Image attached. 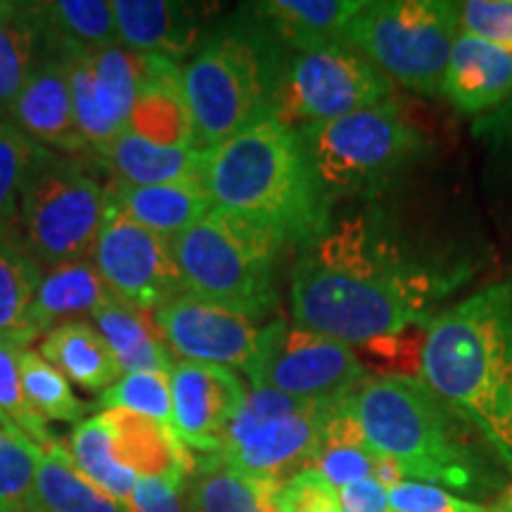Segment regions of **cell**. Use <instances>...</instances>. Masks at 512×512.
Listing matches in <instances>:
<instances>
[{"instance_id": "cell-1", "label": "cell", "mask_w": 512, "mask_h": 512, "mask_svg": "<svg viewBox=\"0 0 512 512\" xmlns=\"http://www.w3.org/2000/svg\"><path fill=\"white\" fill-rule=\"evenodd\" d=\"M396 188V185H394ZM394 188L356 197L302 247L290 283L294 325L361 349L427 330L437 309L472 278V245L403 209Z\"/></svg>"}, {"instance_id": "cell-2", "label": "cell", "mask_w": 512, "mask_h": 512, "mask_svg": "<svg viewBox=\"0 0 512 512\" xmlns=\"http://www.w3.org/2000/svg\"><path fill=\"white\" fill-rule=\"evenodd\" d=\"M418 377L512 472V273L437 313Z\"/></svg>"}, {"instance_id": "cell-3", "label": "cell", "mask_w": 512, "mask_h": 512, "mask_svg": "<svg viewBox=\"0 0 512 512\" xmlns=\"http://www.w3.org/2000/svg\"><path fill=\"white\" fill-rule=\"evenodd\" d=\"M214 207L271 230L285 247H306L330 226L332 204L313 174L302 138L275 117L256 121L207 152Z\"/></svg>"}, {"instance_id": "cell-4", "label": "cell", "mask_w": 512, "mask_h": 512, "mask_svg": "<svg viewBox=\"0 0 512 512\" xmlns=\"http://www.w3.org/2000/svg\"><path fill=\"white\" fill-rule=\"evenodd\" d=\"M354 408L370 444L411 482L467 494L491 482L477 446L484 439L420 377H370L354 396Z\"/></svg>"}, {"instance_id": "cell-5", "label": "cell", "mask_w": 512, "mask_h": 512, "mask_svg": "<svg viewBox=\"0 0 512 512\" xmlns=\"http://www.w3.org/2000/svg\"><path fill=\"white\" fill-rule=\"evenodd\" d=\"M290 50L249 5L211 27L183 69L195 150L209 152L256 121L273 117Z\"/></svg>"}, {"instance_id": "cell-6", "label": "cell", "mask_w": 512, "mask_h": 512, "mask_svg": "<svg viewBox=\"0 0 512 512\" xmlns=\"http://www.w3.org/2000/svg\"><path fill=\"white\" fill-rule=\"evenodd\" d=\"M297 133L332 207L394 188L430 150L422 128L394 98Z\"/></svg>"}, {"instance_id": "cell-7", "label": "cell", "mask_w": 512, "mask_h": 512, "mask_svg": "<svg viewBox=\"0 0 512 512\" xmlns=\"http://www.w3.org/2000/svg\"><path fill=\"white\" fill-rule=\"evenodd\" d=\"M171 247L185 294L256 320L278 304L275 271L285 245L271 230L211 207Z\"/></svg>"}, {"instance_id": "cell-8", "label": "cell", "mask_w": 512, "mask_h": 512, "mask_svg": "<svg viewBox=\"0 0 512 512\" xmlns=\"http://www.w3.org/2000/svg\"><path fill=\"white\" fill-rule=\"evenodd\" d=\"M100 162L46 150L24 183L17 228L41 266L86 261L110 209L112 181L100 178Z\"/></svg>"}, {"instance_id": "cell-9", "label": "cell", "mask_w": 512, "mask_h": 512, "mask_svg": "<svg viewBox=\"0 0 512 512\" xmlns=\"http://www.w3.org/2000/svg\"><path fill=\"white\" fill-rule=\"evenodd\" d=\"M458 34L453 0H375L351 19L344 41L392 83L434 98Z\"/></svg>"}, {"instance_id": "cell-10", "label": "cell", "mask_w": 512, "mask_h": 512, "mask_svg": "<svg viewBox=\"0 0 512 512\" xmlns=\"http://www.w3.org/2000/svg\"><path fill=\"white\" fill-rule=\"evenodd\" d=\"M335 403L247 389L214 456L242 475L283 484L313 467L320 432Z\"/></svg>"}, {"instance_id": "cell-11", "label": "cell", "mask_w": 512, "mask_h": 512, "mask_svg": "<svg viewBox=\"0 0 512 512\" xmlns=\"http://www.w3.org/2000/svg\"><path fill=\"white\" fill-rule=\"evenodd\" d=\"M394 98V83L347 41L290 53L273 117L302 131Z\"/></svg>"}, {"instance_id": "cell-12", "label": "cell", "mask_w": 512, "mask_h": 512, "mask_svg": "<svg viewBox=\"0 0 512 512\" xmlns=\"http://www.w3.org/2000/svg\"><path fill=\"white\" fill-rule=\"evenodd\" d=\"M247 377L256 389L309 401H342L370 380L349 344L275 318L261 330Z\"/></svg>"}, {"instance_id": "cell-13", "label": "cell", "mask_w": 512, "mask_h": 512, "mask_svg": "<svg viewBox=\"0 0 512 512\" xmlns=\"http://www.w3.org/2000/svg\"><path fill=\"white\" fill-rule=\"evenodd\" d=\"M48 43L62 57L76 126L95 155L128 131V117L143 81L147 55L121 46L76 50L57 46L50 38Z\"/></svg>"}, {"instance_id": "cell-14", "label": "cell", "mask_w": 512, "mask_h": 512, "mask_svg": "<svg viewBox=\"0 0 512 512\" xmlns=\"http://www.w3.org/2000/svg\"><path fill=\"white\" fill-rule=\"evenodd\" d=\"M93 264L112 297L136 309L155 313L183 292L171 240L114 207L102 221Z\"/></svg>"}, {"instance_id": "cell-15", "label": "cell", "mask_w": 512, "mask_h": 512, "mask_svg": "<svg viewBox=\"0 0 512 512\" xmlns=\"http://www.w3.org/2000/svg\"><path fill=\"white\" fill-rule=\"evenodd\" d=\"M152 316L166 347L174 356H181V361L211 363L230 370H247L264 330L256 318L202 302L185 292L159 306Z\"/></svg>"}, {"instance_id": "cell-16", "label": "cell", "mask_w": 512, "mask_h": 512, "mask_svg": "<svg viewBox=\"0 0 512 512\" xmlns=\"http://www.w3.org/2000/svg\"><path fill=\"white\" fill-rule=\"evenodd\" d=\"M169 384L174 432L181 444L188 451L219 453L223 434L247 394L238 373L211 363L176 361Z\"/></svg>"}, {"instance_id": "cell-17", "label": "cell", "mask_w": 512, "mask_h": 512, "mask_svg": "<svg viewBox=\"0 0 512 512\" xmlns=\"http://www.w3.org/2000/svg\"><path fill=\"white\" fill-rule=\"evenodd\" d=\"M8 121H12L24 136L48 150L72 157H93L91 147L76 126L67 69L48 38L46 53L12 105Z\"/></svg>"}, {"instance_id": "cell-18", "label": "cell", "mask_w": 512, "mask_h": 512, "mask_svg": "<svg viewBox=\"0 0 512 512\" xmlns=\"http://www.w3.org/2000/svg\"><path fill=\"white\" fill-rule=\"evenodd\" d=\"M119 46L133 53L183 60L209 36L211 5L176 0H114Z\"/></svg>"}, {"instance_id": "cell-19", "label": "cell", "mask_w": 512, "mask_h": 512, "mask_svg": "<svg viewBox=\"0 0 512 512\" xmlns=\"http://www.w3.org/2000/svg\"><path fill=\"white\" fill-rule=\"evenodd\" d=\"M441 95L458 112L484 117L512 95V50L458 34L448 57Z\"/></svg>"}, {"instance_id": "cell-20", "label": "cell", "mask_w": 512, "mask_h": 512, "mask_svg": "<svg viewBox=\"0 0 512 512\" xmlns=\"http://www.w3.org/2000/svg\"><path fill=\"white\" fill-rule=\"evenodd\" d=\"M128 131L152 145L195 147V124L178 62L147 55L143 81L128 117Z\"/></svg>"}, {"instance_id": "cell-21", "label": "cell", "mask_w": 512, "mask_h": 512, "mask_svg": "<svg viewBox=\"0 0 512 512\" xmlns=\"http://www.w3.org/2000/svg\"><path fill=\"white\" fill-rule=\"evenodd\" d=\"M356 396V394H354ZM354 396L337 401L330 408L320 432L313 467L339 491L358 479L375 477L387 486L403 482V475L392 460L370 444L354 408Z\"/></svg>"}, {"instance_id": "cell-22", "label": "cell", "mask_w": 512, "mask_h": 512, "mask_svg": "<svg viewBox=\"0 0 512 512\" xmlns=\"http://www.w3.org/2000/svg\"><path fill=\"white\" fill-rule=\"evenodd\" d=\"M112 434L114 458L138 479H164L183 489L192 467L190 451L174 430L131 411H102Z\"/></svg>"}, {"instance_id": "cell-23", "label": "cell", "mask_w": 512, "mask_h": 512, "mask_svg": "<svg viewBox=\"0 0 512 512\" xmlns=\"http://www.w3.org/2000/svg\"><path fill=\"white\" fill-rule=\"evenodd\" d=\"M100 166L110 171L114 183L124 185H171L204 183L207 152L195 147H162L124 131L117 140L95 152Z\"/></svg>"}, {"instance_id": "cell-24", "label": "cell", "mask_w": 512, "mask_h": 512, "mask_svg": "<svg viewBox=\"0 0 512 512\" xmlns=\"http://www.w3.org/2000/svg\"><path fill=\"white\" fill-rule=\"evenodd\" d=\"M363 5V0H266L249 8L290 53H302L344 41Z\"/></svg>"}, {"instance_id": "cell-25", "label": "cell", "mask_w": 512, "mask_h": 512, "mask_svg": "<svg viewBox=\"0 0 512 512\" xmlns=\"http://www.w3.org/2000/svg\"><path fill=\"white\" fill-rule=\"evenodd\" d=\"M110 207L128 216L140 226L155 230L174 240L192 223L202 219L214 207L204 183H171V185H110Z\"/></svg>"}, {"instance_id": "cell-26", "label": "cell", "mask_w": 512, "mask_h": 512, "mask_svg": "<svg viewBox=\"0 0 512 512\" xmlns=\"http://www.w3.org/2000/svg\"><path fill=\"white\" fill-rule=\"evenodd\" d=\"M95 330L110 344L121 373H162L171 375L174 354L166 347L152 311L119 302L110 297L91 313Z\"/></svg>"}, {"instance_id": "cell-27", "label": "cell", "mask_w": 512, "mask_h": 512, "mask_svg": "<svg viewBox=\"0 0 512 512\" xmlns=\"http://www.w3.org/2000/svg\"><path fill=\"white\" fill-rule=\"evenodd\" d=\"M38 354L76 387L91 394H105L124 375L110 344L86 320H64L50 328L41 337Z\"/></svg>"}, {"instance_id": "cell-28", "label": "cell", "mask_w": 512, "mask_h": 512, "mask_svg": "<svg viewBox=\"0 0 512 512\" xmlns=\"http://www.w3.org/2000/svg\"><path fill=\"white\" fill-rule=\"evenodd\" d=\"M472 140L479 147V190L498 233L512 242V95L494 112L477 117Z\"/></svg>"}, {"instance_id": "cell-29", "label": "cell", "mask_w": 512, "mask_h": 512, "mask_svg": "<svg viewBox=\"0 0 512 512\" xmlns=\"http://www.w3.org/2000/svg\"><path fill=\"white\" fill-rule=\"evenodd\" d=\"M110 297L112 292L102 283L93 259L50 268L48 273H43L41 287L29 311V337H43L62 318L79 316V313L91 316Z\"/></svg>"}, {"instance_id": "cell-30", "label": "cell", "mask_w": 512, "mask_h": 512, "mask_svg": "<svg viewBox=\"0 0 512 512\" xmlns=\"http://www.w3.org/2000/svg\"><path fill=\"white\" fill-rule=\"evenodd\" d=\"M43 53L46 31L38 3L0 0V119L10 117Z\"/></svg>"}, {"instance_id": "cell-31", "label": "cell", "mask_w": 512, "mask_h": 512, "mask_svg": "<svg viewBox=\"0 0 512 512\" xmlns=\"http://www.w3.org/2000/svg\"><path fill=\"white\" fill-rule=\"evenodd\" d=\"M43 280V266L24 242L17 221H0V339L29 344L27 318Z\"/></svg>"}, {"instance_id": "cell-32", "label": "cell", "mask_w": 512, "mask_h": 512, "mask_svg": "<svg viewBox=\"0 0 512 512\" xmlns=\"http://www.w3.org/2000/svg\"><path fill=\"white\" fill-rule=\"evenodd\" d=\"M278 486L268 479L242 475L214 458L190 482L183 512H273Z\"/></svg>"}, {"instance_id": "cell-33", "label": "cell", "mask_w": 512, "mask_h": 512, "mask_svg": "<svg viewBox=\"0 0 512 512\" xmlns=\"http://www.w3.org/2000/svg\"><path fill=\"white\" fill-rule=\"evenodd\" d=\"M36 505L46 512H126L124 505L76 470L62 444L38 456Z\"/></svg>"}, {"instance_id": "cell-34", "label": "cell", "mask_w": 512, "mask_h": 512, "mask_svg": "<svg viewBox=\"0 0 512 512\" xmlns=\"http://www.w3.org/2000/svg\"><path fill=\"white\" fill-rule=\"evenodd\" d=\"M43 31L62 48L105 50L119 46L114 3L107 0H50L38 3Z\"/></svg>"}, {"instance_id": "cell-35", "label": "cell", "mask_w": 512, "mask_h": 512, "mask_svg": "<svg viewBox=\"0 0 512 512\" xmlns=\"http://www.w3.org/2000/svg\"><path fill=\"white\" fill-rule=\"evenodd\" d=\"M69 456H72L76 470L83 477L91 479L98 489L112 496L121 505L131 503L133 491H136L138 477L121 467L114 458L112 434L107 427L105 415H93L76 425V430L69 437Z\"/></svg>"}, {"instance_id": "cell-36", "label": "cell", "mask_w": 512, "mask_h": 512, "mask_svg": "<svg viewBox=\"0 0 512 512\" xmlns=\"http://www.w3.org/2000/svg\"><path fill=\"white\" fill-rule=\"evenodd\" d=\"M41 451L0 415V512H24L36 503Z\"/></svg>"}, {"instance_id": "cell-37", "label": "cell", "mask_w": 512, "mask_h": 512, "mask_svg": "<svg viewBox=\"0 0 512 512\" xmlns=\"http://www.w3.org/2000/svg\"><path fill=\"white\" fill-rule=\"evenodd\" d=\"M19 373H22L24 392L31 406L46 420L57 422H79L91 411L88 403L76 399L69 380L60 370L38 354L36 349L27 347L19 358Z\"/></svg>"}, {"instance_id": "cell-38", "label": "cell", "mask_w": 512, "mask_h": 512, "mask_svg": "<svg viewBox=\"0 0 512 512\" xmlns=\"http://www.w3.org/2000/svg\"><path fill=\"white\" fill-rule=\"evenodd\" d=\"M24 349L27 344L0 339V415L8 418L38 451H50L60 446V441L50 434L48 420L31 406L24 392L22 373H19V358Z\"/></svg>"}, {"instance_id": "cell-39", "label": "cell", "mask_w": 512, "mask_h": 512, "mask_svg": "<svg viewBox=\"0 0 512 512\" xmlns=\"http://www.w3.org/2000/svg\"><path fill=\"white\" fill-rule=\"evenodd\" d=\"M105 411H131L159 422L166 430H174V406H171L169 375L162 373H128L121 375L100 396Z\"/></svg>"}, {"instance_id": "cell-40", "label": "cell", "mask_w": 512, "mask_h": 512, "mask_svg": "<svg viewBox=\"0 0 512 512\" xmlns=\"http://www.w3.org/2000/svg\"><path fill=\"white\" fill-rule=\"evenodd\" d=\"M48 147L38 145L8 119H0V221H15L24 183Z\"/></svg>"}, {"instance_id": "cell-41", "label": "cell", "mask_w": 512, "mask_h": 512, "mask_svg": "<svg viewBox=\"0 0 512 512\" xmlns=\"http://www.w3.org/2000/svg\"><path fill=\"white\" fill-rule=\"evenodd\" d=\"M273 512H342L339 491L316 467H306L275 489Z\"/></svg>"}, {"instance_id": "cell-42", "label": "cell", "mask_w": 512, "mask_h": 512, "mask_svg": "<svg viewBox=\"0 0 512 512\" xmlns=\"http://www.w3.org/2000/svg\"><path fill=\"white\" fill-rule=\"evenodd\" d=\"M460 34L482 38L512 50V0H465L458 3Z\"/></svg>"}, {"instance_id": "cell-43", "label": "cell", "mask_w": 512, "mask_h": 512, "mask_svg": "<svg viewBox=\"0 0 512 512\" xmlns=\"http://www.w3.org/2000/svg\"><path fill=\"white\" fill-rule=\"evenodd\" d=\"M389 508L396 512H491L484 505L465 501L441 486L403 479L389 486Z\"/></svg>"}, {"instance_id": "cell-44", "label": "cell", "mask_w": 512, "mask_h": 512, "mask_svg": "<svg viewBox=\"0 0 512 512\" xmlns=\"http://www.w3.org/2000/svg\"><path fill=\"white\" fill-rule=\"evenodd\" d=\"M181 491L164 479H138L126 512H183Z\"/></svg>"}, {"instance_id": "cell-45", "label": "cell", "mask_w": 512, "mask_h": 512, "mask_svg": "<svg viewBox=\"0 0 512 512\" xmlns=\"http://www.w3.org/2000/svg\"><path fill=\"white\" fill-rule=\"evenodd\" d=\"M342 512H389V486L380 479H358L339 489Z\"/></svg>"}, {"instance_id": "cell-46", "label": "cell", "mask_w": 512, "mask_h": 512, "mask_svg": "<svg viewBox=\"0 0 512 512\" xmlns=\"http://www.w3.org/2000/svg\"><path fill=\"white\" fill-rule=\"evenodd\" d=\"M491 512H512V489L505 491L503 498L496 503V508Z\"/></svg>"}, {"instance_id": "cell-47", "label": "cell", "mask_w": 512, "mask_h": 512, "mask_svg": "<svg viewBox=\"0 0 512 512\" xmlns=\"http://www.w3.org/2000/svg\"><path fill=\"white\" fill-rule=\"evenodd\" d=\"M24 512H46V510H43V508H38V505L34 503V505H31V508H27V510H24Z\"/></svg>"}]
</instances>
